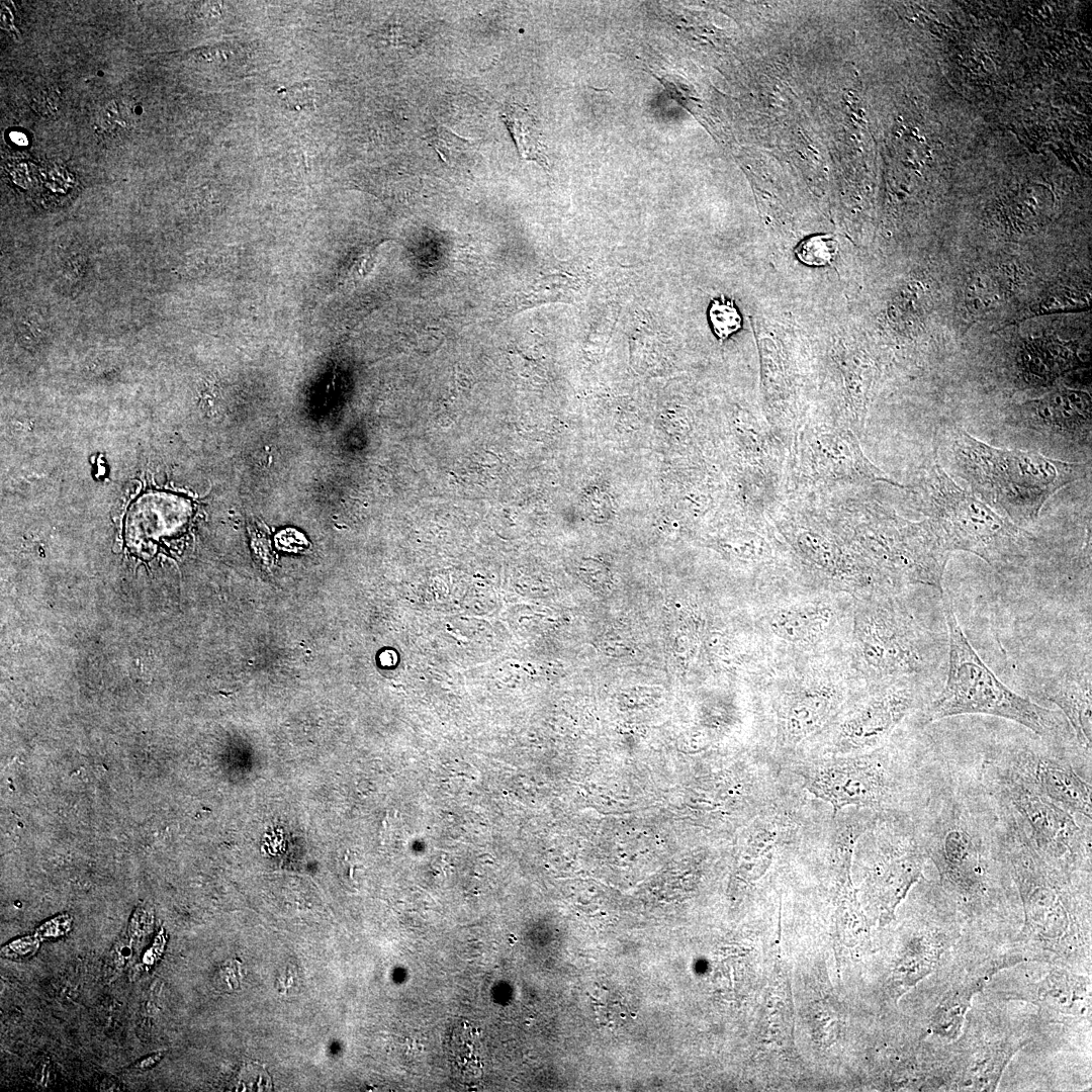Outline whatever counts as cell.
Listing matches in <instances>:
<instances>
[{"label":"cell","mask_w":1092,"mask_h":1092,"mask_svg":"<svg viewBox=\"0 0 1092 1092\" xmlns=\"http://www.w3.org/2000/svg\"><path fill=\"white\" fill-rule=\"evenodd\" d=\"M946 463L971 492L1019 527L1034 522L1045 502L1085 474L1086 465L975 438L956 424L937 436Z\"/></svg>","instance_id":"cell-1"},{"label":"cell","mask_w":1092,"mask_h":1092,"mask_svg":"<svg viewBox=\"0 0 1092 1092\" xmlns=\"http://www.w3.org/2000/svg\"><path fill=\"white\" fill-rule=\"evenodd\" d=\"M917 492L920 510L951 553H972L998 571L1028 556L1032 535L960 486L937 460L924 470Z\"/></svg>","instance_id":"cell-2"},{"label":"cell","mask_w":1092,"mask_h":1092,"mask_svg":"<svg viewBox=\"0 0 1092 1092\" xmlns=\"http://www.w3.org/2000/svg\"><path fill=\"white\" fill-rule=\"evenodd\" d=\"M948 635V666L944 686L927 708L925 720L982 714L1016 722L1039 736L1059 728L1057 714L1005 686L969 642L949 597L940 592Z\"/></svg>","instance_id":"cell-3"},{"label":"cell","mask_w":1092,"mask_h":1092,"mask_svg":"<svg viewBox=\"0 0 1092 1092\" xmlns=\"http://www.w3.org/2000/svg\"><path fill=\"white\" fill-rule=\"evenodd\" d=\"M801 775L807 790L829 803L835 813L846 806H881L895 789L891 760L881 750L816 760L802 768Z\"/></svg>","instance_id":"cell-4"},{"label":"cell","mask_w":1092,"mask_h":1092,"mask_svg":"<svg viewBox=\"0 0 1092 1092\" xmlns=\"http://www.w3.org/2000/svg\"><path fill=\"white\" fill-rule=\"evenodd\" d=\"M1002 796L1022 819L1026 834L1035 849L1049 862L1072 859L1083 845L1081 829L1071 813L1043 796L1012 765L989 766Z\"/></svg>","instance_id":"cell-5"},{"label":"cell","mask_w":1092,"mask_h":1092,"mask_svg":"<svg viewBox=\"0 0 1092 1092\" xmlns=\"http://www.w3.org/2000/svg\"><path fill=\"white\" fill-rule=\"evenodd\" d=\"M859 623V653L871 673L889 677L926 669L925 642L904 613L889 604L874 606Z\"/></svg>","instance_id":"cell-6"},{"label":"cell","mask_w":1092,"mask_h":1092,"mask_svg":"<svg viewBox=\"0 0 1092 1092\" xmlns=\"http://www.w3.org/2000/svg\"><path fill=\"white\" fill-rule=\"evenodd\" d=\"M941 881L966 900L981 895L985 887V862L981 837L966 819L953 814L942 819L925 844Z\"/></svg>","instance_id":"cell-7"},{"label":"cell","mask_w":1092,"mask_h":1092,"mask_svg":"<svg viewBox=\"0 0 1092 1092\" xmlns=\"http://www.w3.org/2000/svg\"><path fill=\"white\" fill-rule=\"evenodd\" d=\"M1092 401L1082 390L1060 387L1013 407L1009 423L1065 443H1090Z\"/></svg>","instance_id":"cell-8"},{"label":"cell","mask_w":1092,"mask_h":1092,"mask_svg":"<svg viewBox=\"0 0 1092 1092\" xmlns=\"http://www.w3.org/2000/svg\"><path fill=\"white\" fill-rule=\"evenodd\" d=\"M917 694L910 685H895L852 711L841 724L837 747L841 752L869 751L883 743L911 712Z\"/></svg>","instance_id":"cell-9"},{"label":"cell","mask_w":1092,"mask_h":1092,"mask_svg":"<svg viewBox=\"0 0 1092 1092\" xmlns=\"http://www.w3.org/2000/svg\"><path fill=\"white\" fill-rule=\"evenodd\" d=\"M883 845L871 869L869 887L881 919L886 920L920 878L928 855L925 846L910 833Z\"/></svg>","instance_id":"cell-10"},{"label":"cell","mask_w":1092,"mask_h":1092,"mask_svg":"<svg viewBox=\"0 0 1092 1092\" xmlns=\"http://www.w3.org/2000/svg\"><path fill=\"white\" fill-rule=\"evenodd\" d=\"M1043 796L1069 813L1091 820L1092 790L1066 761L1052 757H1021L1012 765Z\"/></svg>","instance_id":"cell-11"},{"label":"cell","mask_w":1092,"mask_h":1092,"mask_svg":"<svg viewBox=\"0 0 1092 1092\" xmlns=\"http://www.w3.org/2000/svg\"><path fill=\"white\" fill-rule=\"evenodd\" d=\"M189 506L169 493H149L139 498L125 522V540L139 551L150 550L162 537L174 533L187 520Z\"/></svg>","instance_id":"cell-12"},{"label":"cell","mask_w":1092,"mask_h":1092,"mask_svg":"<svg viewBox=\"0 0 1092 1092\" xmlns=\"http://www.w3.org/2000/svg\"><path fill=\"white\" fill-rule=\"evenodd\" d=\"M1046 699L1055 703L1072 725L1079 744L1091 753L1092 689L1091 671L1087 668L1062 673L1043 688Z\"/></svg>","instance_id":"cell-13"},{"label":"cell","mask_w":1092,"mask_h":1092,"mask_svg":"<svg viewBox=\"0 0 1092 1092\" xmlns=\"http://www.w3.org/2000/svg\"><path fill=\"white\" fill-rule=\"evenodd\" d=\"M812 451L818 467L827 474L895 484L868 460L849 432L822 435L813 443Z\"/></svg>","instance_id":"cell-14"},{"label":"cell","mask_w":1092,"mask_h":1092,"mask_svg":"<svg viewBox=\"0 0 1092 1092\" xmlns=\"http://www.w3.org/2000/svg\"><path fill=\"white\" fill-rule=\"evenodd\" d=\"M835 704V694L827 689L806 690L793 696L781 715L785 742L796 745L817 732L830 717Z\"/></svg>","instance_id":"cell-15"},{"label":"cell","mask_w":1092,"mask_h":1092,"mask_svg":"<svg viewBox=\"0 0 1092 1092\" xmlns=\"http://www.w3.org/2000/svg\"><path fill=\"white\" fill-rule=\"evenodd\" d=\"M1080 361L1076 351L1054 340H1034L1022 347L1017 365L1022 378L1029 384L1045 386L1066 372L1076 368Z\"/></svg>","instance_id":"cell-16"},{"label":"cell","mask_w":1092,"mask_h":1092,"mask_svg":"<svg viewBox=\"0 0 1092 1092\" xmlns=\"http://www.w3.org/2000/svg\"><path fill=\"white\" fill-rule=\"evenodd\" d=\"M833 618L834 613L826 604L808 603L777 610L769 617L768 627L785 641L812 643L827 632Z\"/></svg>","instance_id":"cell-17"},{"label":"cell","mask_w":1092,"mask_h":1092,"mask_svg":"<svg viewBox=\"0 0 1092 1092\" xmlns=\"http://www.w3.org/2000/svg\"><path fill=\"white\" fill-rule=\"evenodd\" d=\"M445 1045L452 1076L465 1087H476L484 1068L480 1031L468 1021H459L448 1031Z\"/></svg>","instance_id":"cell-18"},{"label":"cell","mask_w":1092,"mask_h":1092,"mask_svg":"<svg viewBox=\"0 0 1092 1092\" xmlns=\"http://www.w3.org/2000/svg\"><path fill=\"white\" fill-rule=\"evenodd\" d=\"M502 118L511 131L520 155L546 167L544 145L534 116L518 104H507L502 110Z\"/></svg>","instance_id":"cell-19"},{"label":"cell","mask_w":1092,"mask_h":1092,"mask_svg":"<svg viewBox=\"0 0 1092 1092\" xmlns=\"http://www.w3.org/2000/svg\"><path fill=\"white\" fill-rule=\"evenodd\" d=\"M1085 993V985L1080 979L1055 972L1038 985L1036 998L1049 1006L1072 1013L1074 1008L1078 1011L1081 1007Z\"/></svg>","instance_id":"cell-20"},{"label":"cell","mask_w":1092,"mask_h":1092,"mask_svg":"<svg viewBox=\"0 0 1092 1092\" xmlns=\"http://www.w3.org/2000/svg\"><path fill=\"white\" fill-rule=\"evenodd\" d=\"M133 110L124 100H112L99 112L95 131L102 139L115 140L133 127Z\"/></svg>","instance_id":"cell-21"},{"label":"cell","mask_w":1092,"mask_h":1092,"mask_svg":"<svg viewBox=\"0 0 1092 1092\" xmlns=\"http://www.w3.org/2000/svg\"><path fill=\"white\" fill-rule=\"evenodd\" d=\"M708 318L713 333L720 342L740 330L742 325L741 315L734 301L724 295L712 299L708 308Z\"/></svg>","instance_id":"cell-22"},{"label":"cell","mask_w":1092,"mask_h":1092,"mask_svg":"<svg viewBox=\"0 0 1092 1092\" xmlns=\"http://www.w3.org/2000/svg\"><path fill=\"white\" fill-rule=\"evenodd\" d=\"M1005 277L996 272L976 276L967 287V303L973 309H984L998 301L1003 292Z\"/></svg>","instance_id":"cell-23"},{"label":"cell","mask_w":1092,"mask_h":1092,"mask_svg":"<svg viewBox=\"0 0 1092 1092\" xmlns=\"http://www.w3.org/2000/svg\"><path fill=\"white\" fill-rule=\"evenodd\" d=\"M838 252V242L832 235H816L802 241L795 250L797 258L809 266H825Z\"/></svg>","instance_id":"cell-24"},{"label":"cell","mask_w":1092,"mask_h":1092,"mask_svg":"<svg viewBox=\"0 0 1092 1092\" xmlns=\"http://www.w3.org/2000/svg\"><path fill=\"white\" fill-rule=\"evenodd\" d=\"M801 549L821 566L832 564L834 554L828 541L811 532L802 533L798 539Z\"/></svg>","instance_id":"cell-25"},{"label":"cell","mask_w":1092,"mask_h":1092,"mask_svg":"<svg viewBox=\"0 0 1092 1092\" xmlns=\"http://www.w3.org/2000/svg\"><path fill=\"white\" fill-rule=\"evenodd\" d=\"M579 573L589 588L597 592L609 590L612 583L611 572L599 560L594 558L584 560L579 567Z\"/></svg>","instance_id":"cell-26"},{"label":"cell","mask_w":1092,"mask_h":1092,"mask_svg":"<svg viewBox=\"0 0 1092 1092\" xmlns=\"http://www.w3.org/2000/svg\"><path fill=\"white\" fill-rule=\"evenodd\" d=\"M39 943L40 938L35 934L19 937L3 946L1 953L14 960L27 959L37 951Z\"/></svg>","instance_id":"cell-27"},{"label":"cell","mask_w":1092,"mask_h":1092,"mask_svg":"<svg viewBox=\"0 0 1092 1092\" xmlns=\"http://www.w3.org/2000/svg\"><path fill=\"white\" fill-rule=\"evenodd\" d=\"M72 927V917L68 914L58 915L42 923L36 930L35 935L43 939H55L66 935Z\"/></svg>","instance_id":"cell-28"},{"label":"cell","mask_w":1092,"mask_h":1092,"mask_svg":"<svg viewBox=\"0 0 1092 1092\" xmlns=\"http://www.w3.org/2000/svg\"><path fill=\"white\" fill-rule=\"evenodd\" d=\"M282 100L293 110H302L312 105L313 91L307 86H292L282 92Z\"/></svg>","instance_id":"cell-29"},{"label":"cell","mask_w":1092,"mask_h":1092,"mask_svg":"<svg viewBox=\"0 0 1092 1092\" xmlns=\"http://www.w3.org/2000/svg\"><path fill=\"white\" fill-rule=\"evenodd\" d=\"M732 552L746 559L762 558L766 553V546L762 539L749 538L737 539L730 546Z\"/></svg>","instance_id":"cell-30"},{"label":"cell","mask_w":1092,"mask_h":1092,"mask_svg":"<svg viewBox=\"0 0 1092 1092\" xmlns=\"http://www.w3.org/2000/svg\"><path fill=\"white\" fill-rule=\"evenodd\" d=\"M602 651L608 656L622 657L631 653V647L622 640H605L601 643Z\"/></svg>","instance_id":"cell-31"},{"label":"cell","mask_w":1092,"mask_h":1092,"mask_svg":"<svg viewBox=\"0 0 1092 1092\" xmlns=\"http://www.w3.org/2000/svg\"><path fill=\"white\" fill-rule=\"evenodd\" d=\"M165 943V933L163 930H161L159 935L155 938L153 945L144 954V964L153 965L154 963H156L164 950Z\"/></svg>","instance_id":"cell-32"},{"label":"cell","mask_w":1092,"mask_h":1092,"mask_svg":"<svg viewBox=\"0 0 1092 1092\" xmlns=\"http://www.w3.org/2000/svg\"><path fill=\"white\" fill-rule=\"evenodd\" d=\"M161 1054H154L139 1062L135 1067L142 1070L150 1069L155 1066L161 1060Z\"/></svg>","instance_id":"cell-33"}]
</instances>
